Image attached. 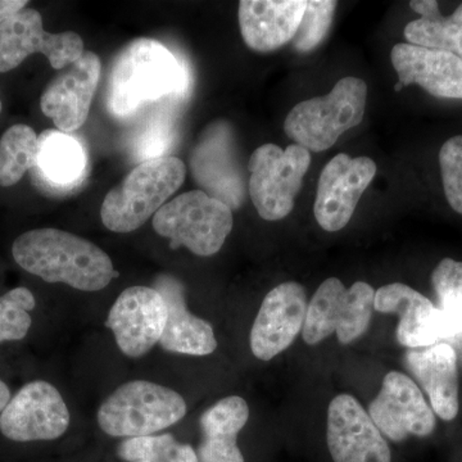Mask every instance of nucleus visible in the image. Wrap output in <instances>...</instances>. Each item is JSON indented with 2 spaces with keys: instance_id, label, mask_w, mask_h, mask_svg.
<instances>
[{
  "instance_id": "473e14b6",
  "label": "nucleus",
  "mask_w": 462,
  "mask_h": 462,
  "mask_svg": "<svg viewBox=\"0 0 462 462\" xmlns=\"http://www.w3.org/2000/svg\"><path fill=\"white\" fill-rule=\"evenodd\" d=\"M178 440L172 434L126 438L118 446V456L125 461L167 462Z\"/></svg>"
},
{
  "instance_id": "b1692460",
  "label": "nucleus",
  "mask_w": 462,
  "mask_h": 462,
  "mask_svg": "<svg viewBox=\"0 0 462 462\" xmlns=\"http://www.w3.org/2000/svg\"><path fill=\"white\" fill-rule=\"evenodd\" d=\"M410 7L421 17L404 27L409 44L462 57V5L449 17L440 14L436 0H413Z\"/></svg>"
},
{
  "instance_id": "72a5a7b5",
  "label": "nucleus",
  "mask_w": 462,
  "mask_h": 462,
  "mask_svg": "<svg viewBox=\"0 0 462 462\" xmlns=\"http://www.w3.org/2000/svg\"><path fill=\"white\" fill-rule=\"evenodd\" d=\"M167 462H199V455L194 451L193 447L190 445H181V443L178 442Z\"/></svg>"
},
{
  "instance_id": "ddd939ff",
  "label": "nucleus",
  "mask_w": 462,
  "mask_h": 462,
  "mask_svg": "<svg viewBox=\"0 0 462 462\" xmlns=\"http://www.w3.org/2000/svg\"><path fill=\"white\" fill-rule=\"evenodd\" d=\"M369 415L383 436L402 442L409 436L428 437L436 430V413L420 388L402 373L391 372L383 379Z\"/></svg>"
},
{
  "instance_id": "f8f14e48",
  "label": "nucleus",
  "mask_w": 462,
  "mask_h": 462,
  "mask_svg": "<svg viewBox=\"0 0 462 462\" xmlns=\"http://www.w3.org/2000/svg\"><path fill=\"white\" fill-rule=\"evenodd\" d=\"M167 320L165 300L154 288L130 287L109 310L106 327L124 355L143 357L160 343Z\"/></svg>"
},
{
  "instance_id": "c756f323",
  "label": "nucleus",
  "mask_w": 462,
  "mask_h": 462,
  "mask_svg": "<svg viewBox=\"0 0 462 462\" xmlns=\"http://www.w3.org/2000/svg\"><path fill=\"white\" fill-rule=\"evenodd\" d=\"M374 300L375 291L367 282H357L348 289L346 314L336 331L342 345L355 342L369 329L373 319Z\"/></svg>"
},
{
  "instance_id": "c9c22d12",
  "label": "nucleus",
  "mask_w": 462,
  "mask_h": 462,
  "mask_svg": "<svg viewBox=\"0 0 462 462\" xmlns=\"http://www.w3.org/2000/svg\"><path fill=\"white\" fill-rule=\"evenodd\" d=\"M11 398V391H9L8 385L3 380H0V413L5 409Z\"/></svg>"
},
{
  "instance_id": "7ed1b4c3",
  "label": "nucleus",
  "mask_w": 462,
  "mask_h": 462,
  "mask_svg": "<svg viewBox=\"0 0 462 462\" xmlns=\"http://www.w3.org/2000/svg\"><path fill=\"white\" fill-rule=\"evenodd\" d=\"M185 173L184 163L176 157L157 158L136 166L103 200V225L115 233L139 229L181 187Z\"/></svg>"
},
{
  "instance_id": "4468645a",
  "label": "nucleus",
  "mask_w": 462,
  "mask_h": 462,
  "mask_svg": "<svg viewBox=\"0 0 462 462\" xmlns=\"http://www.w3.org/2000/svg\"><path fill=\"white\" fill-rule=\"evenodd\" d=\"M327 438L334 462H392L387 440L351 394H339L331 401Z\"/></svg>"
},
{
  "instance_id": "4be33fe9",
  "label": "nucleus",
  "mask_w": 462,
  "mask_h": 462,
  "mask_svg": "<svg viewBox=\"0 0 462 462\" xmlns=\"http://www.w3.org/2000/svg\"><path fill=\"white\" fill-rule=\"evenodd\" d=\"M406 363L430 397L431 410L438 418L445 421L454 420L460 409L455 349L447 343L410 349Z\"/></svg>"
},
{
  "instance_id": "e433bc0d",
  "label": "nucleus",
  "mask_w": 462,
  "mask_h": 462,
  "mask_svg": "<svg viewBox=\"0 0 462 462\" xmlns=\"http://www.w3.org/2000/svg\"><path fill=\"white\" fill-rule=\"evenodd\" d=\"M136 462H156V461H136Z\"/></svg>"
},
{
  "instance_id": "c85d7f7f",
  "label": "nucleus",
  "mask_w": 462,
  "mask_h": 462,
  "mask_svg": "<svg viewBox=\"0 0 462 462\" xmlns=\"http://www.w3.org/2000/svg\"><path fill=\"white\" fill-rule=\"evenodd\" d=\"M35 306L32 291L25 287L12 289L0 296V343L25 338L32 329L30 312Z\"/></svg>"
},
{
  "instance_id": "f257e3e1",
  "label": "nucleus",
  "mask_w": 462,
  "mask_h": 462,
  "mask_svg": "<svg viewBox=\"0 0 462 462\" xmlns=\"http://www.w3.org/2000/svg\"><path fill=\"white\" fill-rule=\"evenodd\" d=\"M12 254L18 266L32 275L78 291H102L118 276L103 249L65 230L26 231L14 240Z\"/></svg>"
},
{
  "instance_id": "7c9ffc66",
  "label": "nucleus",
  "mask_w": 462,
  "mask_h": 462,
  "mask_svg": "<svg viewBox=\"0 0 462 462\" xmlns=\"http://www.w3.org/2000/svg\"><path fill=\"white\" fill-rule=\"evenodd\" d=\"M337 5L334 0H310L307 2L305 14L300 29L294 36V50L307 53L316 50L327 38L333 23Z\"/></svg>"
},
{
  "instance_id": "9d476101",
  "label": "nucleus",
  "mask_w": 462,
  "mask_h": 462,
  "mask_svg": "<svg viewBox=\"0 0 462 462\" xmlns=\"http://www.w3.org/2000/svg\"><path fill=\"white\" fill-rule=\"evenodd\" d=\"M71 415L62 394L51 383H27L0 413V433L14 442L54 440L69 430Z\"/></svg>"
},
{
  "instance_id": "423d86ee",
  "label": "nucleus",
  "mask_w": 462,
  "mask_h": 462,
  "mask_svg": "<svg viewBox=\"0 0 462 462\" xmlns=\"http://www.w3.org/2000/svg\"><path fill=\"white\" fill-rule=\"evenodd\" d=\"M158 236L170 239V248L185 247L200 257L214 256L233 230V211L202 190L176 197L153 216Z\"/></svg>"
},
{
  "instance_id": "39448f33",
  "label": "nucleus",
  "mask_w": 462,
  "mask_h": 462,
  "mask_svg": "<svg viewBox=\"0 0 462 462\" xmlns=\"http://www.w3.org/2000/svg\"><path fill=\"white\" fill-rule=\"evenodd\" d=\"M185 415L187 403L178 392L147 380H133L100 404L98 424L111 437L154 436Z\"/></svg>"
},
{
  "instance_id": "dca6fc26",
  "label": "nucleus",
  "mask_w": 462,
  "mask_h": 462,
  "mask_svg": "<svg viewBox=\"0 0 462 462\" xmlns=\"http://www.w3.org/2000/svg\"><path fill=\"white\" fill-rule=\"evenodd\" d=\"M102 63L91 51L60 69L42 94V114L53 120L57 130L69 134L80 129L89 116L98 88Z\"/></svg>"
},
{
  "instance_id": "f03ea898",
  "label": "nucleus",
  "mask_w": 462,
  "mask_h": 462,
  "mask_svg": "<svg viewBox=\"0 0 462 462\" xmlns=\"http://www.w3.org/2000/svg\"><path fill=\"white\" fill-rule=\"evenodd\" d=\"M189 80L187 69L165 45L153 39H136L121 51L112 67L109 112L127 118L148 103L181 98Z\"/></svg>"
},
{
  "instance_id": "2eb2a0df",
  "label": "nucleus",
  "mask_w": 462,
  "mask_h": 462,
  "mask_svg": "<svg viewBox=\"0 0 462 462\" xmlns=\"http://www.w3.org/2000/svg\"><path fill=\"white\" fill-rule=\"evenodd\" d=\"M305 288L282 282L270 291L251 330V349L261 361L273 360L288 349L303 329L307 312Z\"/></svg>"
},
{
  "instance_id": "4c0bfd02",
  "label": "nucleus",
  "mask_w": 462,
  "mask_h": 462,
  "mask_svg": "<svg viewBox=\"0 0 462 462\" xmlns=\"http://www.w3.org/2000/svg\"><path fill=\"white\" fill-rule=\"evenodd\" d=\"M0 112H2V102H0Z\"/></svg>"
},
{
  "instance_id": "a211bd4d",
  "label": "nucleus",
  "mask_w": 462,
  "mask_h": 462,
  "mask_svg": "<svg viewBox=\"0 0 462 462\" xmlns=\"http://www.w3.org/2000/svg\"><path fill=\"white\" fill-rule=\"evenodd\" d=\"M374 310L398 315L397 339L409 348H425L448 338L442 311L427 297L402 282L384 285L376 291Z\"/></svg>"
},
{
  "instance_id": "1a4fd4ad",
  "label": "nucleus",
  "mask_w": 462,
  "mask_h": 462,
  "mask_svg": "<svg viewBox=\"0 0 462 462\" xmlns=\"http://www.w3.org/2000/svg\"><path fill=\"white\" fill-rule=\"evenodd\" d=\"M190 167L194 181L207 196L225 203L231 211L243 205L247 185L229 125L217 121L207 127L193 149Z\"/></svg>"
},
{
  "instance_id": "412c9836",
  "label": "nucleus",
  "mask_w": 462,
  "mask_h": 462,
  "mask_svg": "<svg viewBox=\"0 0 462 462\" xmlns=\"http://www.w3.org/2000/svg\"><path fill=\"white\" fill-rule=\"evenodd\" d=\"M154 289L167 306L165 330L160 345L167 352L188 356H207L217 348L211 324L191 314L187 306L184 285L175 276L162 273L154 282Z\"/></svg>"
},
{
  "instance_id": "a878e982",
  "label": "nucleus",
  "mask_w": 462,
  "mask_h": 462,
  "mask_svg": "<svg viewBox=\"0 0 462 462\" xmlns=\"http://www.w3.org/2000/svg\"><path fill=\"white\" fill-rule=\"evenodd\" d=\"M36 133L27 125H14L0 138V185L17 184L35 165L38 154Z\"/></svg>"
},
{
  "instance_id": "0eeeda50",
  "label": "nucleus",
  "mask_w": 462,
  "mask_h": 462,
  "mask_svg": "<svg viewBox=\"0 0 462 462\" xmlns=\"http://www.w3.org/2000/svg\"><path fill=\"white\" fill-rule=\"evenodd\" d=\"M310 165L311 154L298 144L285 149L264 144L252 153L248 162V191L263 220L279 221L293 211Z\"/></svg>"
},
{
  "instance_id": "6ab92c4d",
  "label": "nucleus",
  "mask_w": 462,
  "mask_h": 462,
  "mask_svg": "<svg viewBox=\"0 0 462 462\" xmlns=\"http://www.w3.org/2000/svg\"><path fill=\"white\" fill-rule=\"evenodd\" d=\"M402 87L416 84L436 98L462 99V58L449 51L401 42L391 51Z\"/></svg>"
},
{
  "instance_id": "bb28decb",
  "label": "nucleus",
  "mask_w": 462,
  "mask_h": 462,
  "mask_svg": "<svg viewBox=\"0 0 462 462\" xmlns=\"http://www.w3.org/2000/svg\"><path fill=\"white\" fill-rule=\"evenodd\" d=\"M176 129L171 111L158 107L145 118L130 139V153L139 165L166 157L175 143Z\"/></svg>"
},
{
  "instance_id": "5701e85b",
  "label": "nucleus",
  "mask_w": 462,
  "mask_h": 462,
  "mask_svg": "<svg viewBox=\"0 0 462 462\" xmlns=\"http://www.w3.org/2000/svg\"><path fill=\"white\" fill-rule=\"evenodd\" d=\"M248 419V403L239 396L223 398L206 410L199 421V462H245L236 439Z\"/></svg>"
},
{
  "instance_id": "393cba45",
  "label": "nucleus",
  "mask_w": 462,
  "mask_h": 462,
  "mask_svg": "<svg viewBox=\"0 0 462 462\" xmlns=\"http://www.w3.org/2000/svg\"><path fill=\"white\" fill-rule=\"evenodd\" d=\"M348 289L337 278L327 279L307 306L302 338L315 346L336 333L345 315Z\"/></svg>"
},
{
  "instance_id": "aec40b11",
  "label": "nucleus",
  "mask_w": 462,
  "mask_h": 462,
  "mask_svg": "<svg viewBox=\"0 0 462 462\" xmlns=\"http://www.w3.org/2000/svg\"><path fill=\"white\" fill-rule=\"evenodd\" d=\"M307 0H242L239 26L249 50L270 53L281 50L302 23Z\"/></svg>"
},
{
  "instance_id": "9b49d317",
  "label": "nucleus",
  "mask_w": 462,
  "mask_h": 462,
  "mask_svg": "<svg viewBox=\"0 0 462 462\" xmlns=\"http://www.w3.org/2000/svg\"><path fill=\"white\" fill-rule=\"evenodd\" d=\"M376 163L369 157L337 154L319 178L314 206L316 221L334 233L351 221L361 197L376 175Z\"/></svg>"
},
{
  "instance_id": "cd10ccee",
  "label": "nucleus",
  "mask_w": 462,
  "mask_h": 462,
  "mask_svg": "<svg viewBox=\"0 0 462 462\" xmlns=\"http://www.w3.org/2000/svg\"><path fill=\"white\" fill-rule=\"evenodd\" d=\"M448 338L462 336V263L445 258L431 273Z\"/></svg>"
},
{
  "instance_id": "20e7f679",
  "label": "nucleus",
  "mask_w": 462,
  "mask_h": 462,
  "mask_svg": "<svg viewBox=\"0 0 462 462\" xmlns=\"http://www.w3.org/2000/svg\"><path fill=\"white\" fill-rule=\"evenodd\" d=\"M366 100L363 79H340L328 96L298 103L285 118L284 132L309 152L327 151L339 136L363 123Z\"/></svg>"
},
{
  "instance_id": "f3484780",
  "label": "nucleus",
  "mask_w": 462,
  "mask_h": 462,
  "mask_svg": "<svg viewBox=\"0 0 462 462\" xmlns=\"http://www.w3.org/2000/svg\"><path fill=\"white\" fill-rule=\"evenodd\" d=\"M29 172L39 193L62 199L81 187L89 173V158L75 136L45 130L39 135L35 165Z\"/></svg>"
},
{
  "instance_id": "f704fd0d",
  "label": "nucleus",
  "mask_w": 462,
  "mask_h": 462,
  "mask_svg": "<svg viewBox=\"0 0 462 462\" xmlns=\"http://www.w3.org/2000/svg\"><path fill=\"white\" fill-rule=\"evenodd\" d=\"M27 5L26 0H0V23L26 8Z\"/></svg>"
},
{
  "instance_id": "2f4dec72",
  "label": "nucleus",
  "mask_w": 462,
  "mask_h": 462,
  "mask_svg": "<svg viewBox=\"0 0 462 462\" xmlns=\"http://www.w3.org/2000/svg\"><path fill=\"white\" fill-rule=\"evenodd\" d=\"M440 175L449 206L462 215V135L448 139L439 151Z\"/></svg>"
},
{
  "instance_id": "6e6552de",
  "label": "nucleus",
  "mask_w": 462,
  "mask_h": 462,
  "mask_svg": "<svg viewBox=\"0 0 462 462\" xmlns=\"http://www.w3.org/2000/svg\"><path fill=\"white\" fill-rule=\"evenodd\" d=\"M42 53L53 69H63L84 54V42L75 32L51 33L36 9L23 8L0 23V72L12 71L32 54Z\"/></svg>"
}]
</instances>
